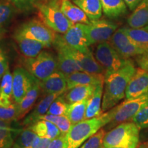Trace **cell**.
I'll list each match as a JSON object with an SVG mask.
<instances>
[{"mask_svg":"<svg viewBox=\"0 0 148 148\" xmlns=\"http://www.w3.org/2000/svg\"><path fill=\"white\" fill-rule=\"evenodd\" d=\"M130 10L133 11L143 0H123Z\"/></svg>","mask_w":148,"mask_h":148,"instance_id":"7bdbcfd3","label":"cell"},{"mask_svg":"<svg viewBox=\"0 0 148 148\" xmlns=\"http://www.w3.org/2000/svg\"><path fill=\"white\" fill-rule=\"evenodd\" d=\"M136 70L134 63L130 60L117 71L104 74V90L101 104L103 112L116 106L125 97L127 86Z\"/></svg>","mask_w":148,"mask_h":148,"instance_id":"6da1fadb","label":"cell"},{"mask_svg":"<svg viewBox=\"0 0 148 148\" xmlns=\"http://www.w3.org/2000/svg\"><path fill=\"white\" fill-rule=\"evenodd\" d=\"M72 1L84 11L90 21L101 18L103 12L101 0H72Z\"/></svg>","mask_w":148,"mask_h":148,"instance_id":"484cf974","label":"cell"},{"mask_svg":"<svg viewBox=\"0 0 148 148\" xmlns=\"http://www.w3.org/2000/svg\"><path fill=\"white\" fill-rule=\"evenodd\" d=\"M148 93V72L136 68L127 85L125 91V98L132 99Z\"/></svg>","mask_w":148,"mask_h":148,"instance_id":"5bb4252c","label":"cell"},{"mask_svg":"<svg viewBox=\"0 0 148 148\" xmlns=\"http://www.w3.org/2000/svg\"><path fill=\"white\" fill-rule=\"evenodd\" d=\"M95 85H79L67 90L63 93L65 101L68 103H72L89 99L95 88Z\"/></svg>","mask_w":148,"mask_h":148,"instance_id":"603a6c76","label":"cell"},{"mask_svg":"<svg viewBox=\"0 0 148 148\" xmlns=\"http://www.w3.org/2000/svg\"><path fill=\"white\" fill-rule=\"evenodd\" d=\"M40 119L47 120L52 122L60 130L61 134L66 135L70 130L73 124L66 116H58L53 114H45L40 116Z\"/></svg>","mask_w":148,"mask_h":148,"instance_id":"d6a6232c","label":"cell"},{"mask_svg":"<svg viewBox=\"0 0 148 148\" xmlns=\"http://www.w3.org/2000/svg\"><path fill=\"white\" fill-rule=\"evenodd\" d=\"M132 121L136 123L140 129H148V104L134 116Z\"/></svg>","mask_w":148,"mask_h":148,"instance_id":"74e56055","label":"cell"},{"mask_svg":"<svg viewBox=\"0 0 148 148\" xmlns=\"http://www.w3.org/2000/svg\"><path fill=\"white\" fill-rule=\"evenodd\" d=\"M89 99L75 103H68L65 116L70 120L72 124H75L85 119V114Z\"/></svg>","mask_w":148,"mask_h":148,"instance_id":"83f0119b","label":"cell"},{"mask_svg":"<svg viewBox=\"0 0 148 148\" xmlns=\"http://www.w3.org/2000/svg\"><path fill=\"white\" fill-rule=\"evenodd\" d=\"M95 57L105 70V73L117 71L131 60L122 57L108 41L98 44L95 49Z\"/></svg>","mask_w":148,"mask_h":148,"instance_id":"ba28073f","label":"cell"},{"mask_svg":"<svg viewBox=\"0 0 148 148\" xmlns=\"http://www.w3.org/2000/svg\"><path fill=\"white\" fill-rule=\"evenodd\" d=\"M61 36L64 42L69 47L83 52L89 50L88 47L90 45L83 23H74Z\"/></svg>","mask_w":148,"mask_h":148,"instance_id":"4fadbf2b","label":"cell"},{"mask_svg":"<svg viewBox=\"0 0 148 148\" xmlns=\"http://www.w3.org/2000/svg\"><path fill=\"white\" fill-rule=\"evenodd\" d=\"M48 1V0H35V3L42 2V1Z\"/></svg>","mask_w":148,"mask_h":148,"instance_id":"ee69618b","label":"cell"},{"mask_svg":"<svg viewBox=\"0 0 148 148\" xmlns=\"http://www.w3.org/2000/svg\"><path fill=\"white\" fill-rule=\"evenodd\" d=\"M103 84L104 83L96 85L95 90L88 100L86 114H85V119H92L103 114L101 104H102Z\"/></svg>","mask_w":148,"mask_h":148,"instance_id":"44dd1931","label":"cell"},{"mask_svg":"<svg viewBox=\"0 0 148 148\" xmlns=\"http://www.w3.org/2000/svg\"><path fill=\"white\" fill-rule=\"evenodd\" d=\"M38 83L40 89L46 94H62L67 90L66 75L59 70H57L43 80H38Z\"/></svg>","mask_w":148,"mask_h":148,"instance_id":"9a60e30c","label":"cell"},{"mask_svg":"<svg viewBox=\"0 0 148 148\" xmlns=\"http://www.w3.org/2000/svg\"><path fill=\"white\" fill-rule=\"evenodd\" d=\"M148 104V93L139 97L126 99L124 101L111 108L112 119L106 129H112L120 123L132 120L135 115Z\"/></svg>","mask_w":148,"mask_h":148,"instance_id":"52a82bcc","label":"cell"},{"mask_svg":"<svg viewBox=\"0 0 148 148\" xmlns=\"http://www.w3.org/2000/svg\"><path fill=\"white\" fill-rule=\"evenodd\" d=\"M16 11V8L8 1L0 0V34L5 30Z\"/></svg>","mask_w":148,"mask_h":148,"instance_id":"4dcf8cb0","label":"cell"},{"mask_svg":"<svg viewBox=\"0 0 148 148\" xmlns=\"http://www.w3.org/2000/svg\"><path fill=\"white\" fill-rule=\"evenodd\" d=\"M15 32L41 42L46 47L53 45L56 35L54 31L47 27L43 22L37 19L29 20L23 23Z\"/></svg>","mask_w":148,"mask_h":148,"instance_id":"9c48e42d","label":"cell"},{"mask_svg":"<svg viewBox=\"0 0 148 148\" xmlns=\"http://www.w3.org/2000/svg\"><path fill=\"white\" fill-rule=\"evenodd\" d=\"M29 127L41 138H47L53 140L61 135L58 127L52 122L47 120H38Z\"/></svg>","mask_w":148,"mask_h":148,"instance_id":"cb8c5ba5","label":"cell"},{"mask_svg":"<svg viewBox=\"0 0 148 148\" xmlns=\"http://www.w3.org/2000/svg\"><path fill=\"white\" fill-rule=\"evenodd\" d=\"M10 2L16 10L21 12H28L34 8L35 0H7Z\"/></svg>","mask_w":148,"mask_h":148,"instance_id":"f35d334b","label":"cell"},{"mask_svg":"<svg viewBox=\"0 0 148 148\" xmlns=\"http://www.w3.org/2000/svg\"><path fill=\"white\" fill-rule=\"evenodd\" d=\"M37 137L38 135L30 127H27L19 133L12 148H29Z\"/></svg>","mask_w":148,"mask_h":148,"instance_id":"1f68e13d","label":"cell"},{"mask_svg":"<svg viewBox=\"0 0 148 148\" xmlns=\"http://www.w3.org/2000/svg\"><path fill=\"white\" fill-rule=\"evenodd\" d=\"M147 27H148V25H147Z\"/></svg>","mask_w":148,"mask_h":148,"instance_id":"7dc6e473","label":"cell"},{"mask_svg":"<svg viewBox=\"0 0 148 148\" xmlns=\"http://www.w3.org/2000/svg\"><path fill=\"white\" fill-rule=\"evenodd\" d=\"M60 9L66 17L73 23H90V20L84 11L71 0H60Z\"/></svg>","mask_w":148,"mask_h":148,"instance_id":"d6986e66","label":"cell"},{"mask_svg":"<svg viewBox=\"0 0 148 148\" xmlns=\"http://www.w3.org/2000/svg\"><path fill=\"white\" fill-rule=\"evenodd\" d=\"M22 130L21 128L0 127V148H12L14 143V136L19 134Z\"/></svg>","mask_w":148,"mask_h":148,"instance_id":"836d02e7","label":"cell"},{"mask_svg":"<svg viewBox=\"0 0 148 148\" xmlns=\"http://www.w3.org/2000/svg\"><path fill=\"white\" fill-rule=\"evenodd\" d=\"M0 119L7 121H15L17 120V107L16 103L9 106H0Z\"/></svg>","mask_w":148,"mask_h":148,"instance_id":"8d00e7d4","label":"cell"},{"mask_svg":"<svg viewBox=\"0 0 148 148\" xmlns=\"http://www.w3.org/2000/svg\"><path fill=\"white\" fill-rule=\"evenodd\" d=\"M60 95V93L47 94L36 105L32 112L26 116V117L22 122V125L29 127L34 124L36 121L39 120L40 116L47 113V111L51 103Z\"/></svg>","mask_w":148,"mask_h":148,"instance_id":"e0dca14e","label":"cell"},{"mask_svg":"<svg viewBox=\"0 0 148 148\" xmlns=\"http://www.w3.org/2000/svg\"><path fill=\"white\" fill-rule=\"evenodd\" d=\"M129 27L140 28L148 25V0H143L127 20Z\"/></svg>","mask_w":148,"mask_h":148,"instance_id":"7402d4cb","label":"cell"},{"mask_svg":"<svg viewBox=\"0 0 148 148\" xmlns=\"http://www.w3.org/2000/svg\"><path fill=\"white\" fill-rule=\"evenodd\" d=\"M53 45L56 50L63 51L64 53L69 55L75 62L78 64L83 71L88 72L91 73H104L105 70L99 64L93 56L91 51H81L77 49H73L67 45L62 39L61 35L56 34Z\"/></svg>","mask_w":148,"mask_h":148,"instance_id":"5b68a950","label":"cell"},{"mask_svg":"<svg viewBox=\"0 0 148 148\" xmlns=\"http://www.w3.org/2000/svg\"><path fill=\"white\" fill-rule=\"evenodd\" d=\"M106 130L101 128L98 132L86 140L79 148H102L103 138L106 134Z\"/></svg>","mask_w":148,"mask_h":148,"instance_id":"d590c367","label":"cell"},{"mask_svg":"<svg viewBox=\"0 0 148 148\" xmlns=\"http://www.w3.org/2000/svg\"><path fill=\"white\" fill-rule=\"evenodd\" d=\"M140 128L134 122H123L106 133L103 147L137 148Z\"/></svg>","mask_w":148,"mask_h":148,"instance_id":"277c9868","label":"cell"},{"mask_svg":"<svg viewBox=\"0 0 148 148\" xmlns=\"http://www.w3.org/2000/svg\"><path fill=\"white\" fill-rule=\"evenodd\" d=\"M12 77V97L14 103H17L38 79L23 67L16 68Z\"/></svg>","mask_w":148,"mask_h":148,"instance_id":"7c38bea8","label":"cell"},{"mask_svg":"<svg viewBox=\"0 0 148 148\" xmlns=\"http://www.w3.org/2000/svg\"><path fill=\"white\" fill-rule=\"evenodd\" d=\"M67 90L79 85H96L104 83V73H91L77 71L66 75Z\"/></svg>","mask_w":148,"mask_h":148,"instance_id":"2e32d148","label":"cell"},{"mask_svg":"<svg viewBox=\"0 0 148 148\" xmlns=\"http://www.w3.org/2000/svg\"><path fill=\"white\" fill-rule=\"evenodd\" d=\"M22 64L29 73L38 80H43L58 69L57 58L49 51H42L33 58H26L22 60Z\"/></svg>","mask_w":148,"mask_h":148,"instance_id":"8992f818","label":"cell"},{"mask_svg":"<svg viewBox=\"0 0 148 148\" xmlns=\"http://www.w3.org/2000/svg\"><path fill=\"white\" fill-rule=\"evenodd\" d=\"M14 39L19 47L20 51L26 58L36 57L46 47L41 42L31 39L22 35L14 33Z\"/></svg>","mask_w":148,"mask_h":148,"instance_id":"ac0fdd59","label":"cell"},{"mask_svg":"<svg viewBox=\"0 0 148 148\" xmlns=\"http://www.w3.org/2000/svg\"><path fill=\"white\" fill-rule=\"evenodd\" d=\"M47 148H66L65 135L61 134L58 137L51 140Z\"/></svg>","mask_w":148,"mask_h":148,"instance_id":"60d3db41","label":"cell"},{"mask_svg":"<svg viewBox=\"0 0 148 148\" xmlns=\"http://www.w3.org/2000/svg\"><path fill=\"white\" fill-rule=\"evenodd\" d=\"M125 34L138 47L144 50L148 49V27L134 28L130 27H123Z\"/></svg>","mask_w":148,"mask_h":148,"instance_id":"f1b7e54d","label":"cell"},{"mask_svg":"<svg viewBox=\"0 0 148 148\" xmlns=\"http://www.w3.org/2000/svg\"><path fill=\"white\" fill-rule=\"evenodd\" d=\"M139 148H147V147H144V146H141V147H139Z\"/></svg>","mask_w":148,"mask_h":148,"instance_id":"bcb514c9","label":"cell"},{"mask_svg":"<svg viewBox=\"0 0 148 148\" xmlns=\"http://www.w3.org/2000/svg\"><path fill=\"white\" fill-rule=\"evenodd\" d=\"M8 69V60L2 49L0 47V78L2 77L3 74Z\"/></svg>","mask_w":148,"mask_h":148,"instance_id":"b9f144b4","label":"cell"},{"mask_svg":"<svg viewBox=\"0 0 148 148\" xmlns=\"http://www.w3.org/2000/svg\"><path fill=\"white\" fill-rule=\"evenodd\" d=\"M112 119V110L89 119H84L73 124L65 135L66 148H79L90 136L101 127L106 125Z\"/></svg>","mask_w":148,"mask_h":148,"instance_id":"7a4b0ae2","label":"cell"},{"mask_svg":"<svg viewBox=\"0 0 148 148\" xmlns=\"http://www.w3.org/2000/svg\"><path fill=\"white\" fill-rule=\"evenodd\" d=\"M68 103L64 99L63 93L59 95L49 106L47 114L58 116H65Z\"/></svg>","mask_w":148,"mask_h":148,"instance_id":"e575fe53","label":"cell"},{"mask_svg":"<svg viewBox=\"0 0 148 148\" xmlns=\"http://www.w3.org/2000/svg\"><path fill=\"white\" fill-rule=\"evenodd\" d=\"M34 6L38 10L41 21L55 32L63 34L74 24L61 10L60 0L36 2Z\"/></svg>","mask_w":148,"mask_h":148,"instance_id":"3957f363","label":"cell"},{"mask_svg":"<svg viewBox=\"0 0 148 148\" xmlns=\"http://www.w3.org/2000/svg\"><path fill=\"white\" fill-rule=\"evenodd\" d=\"M135 60L140 69L148 72V49L141 54L136 56Z\"/></svg>","mask_w":148,"mask_h":148,"instance_id":"ab89813d","label":"cell"},{"mask_svg":"<svg viewBox=\"0 0 148 148\" xmlns=\"http://www.w3.org/2000/svg\"><path fill=\"white\" fill-rule=\"evenodd\" d=\"M12 77L9 69L1 77L0 85V106H9L14 101L12 97Z\"/></svg>","mask_w":148,"mask_h":148,"instance_id":"4316f807","label":"cell"},{"mask_svg":"<svg viewBox=\"0 0 148 148\" xmlns=\"http://www.w3.org/2000/svg\"><path fill=\"white\" fill-rule=\"evenodd\" d=\"M85 32L87 35L90 45L108 41L114 32L118 25L106 19L91 21L89 24H84Z\"/></svg>","mask_w":148,"mask_h":148,"instance_id":"30bf717a","label":"cell"},{"mask_svg":"<svg viewBox=\"0 0 148 148\" xmlns=\"http://www.w3.org/2000/svg\"><path fill=\"white\" fill-rule=\"evenodd\" d=\"M102 12L107 17L117 18L127 13V6L123 0H101Z\"/></svg>","mask_w":148,"mask_h":148,"instance_id":"d4e9b609","label":"cell"},{"mask_svg":"<svg viewBox=\"0 0 148 148\" xmlns=\"http://www.w3.org/2000/svg\"><path fill=\"white\" fill-rule=\"evenodd\" d=\"M57 52L58 69L62 73L68 75L77 71H83L78 64L69 55L59 50H57Z\"/></svg>","mask_w":148,"mask_h":148,"instance_id":"f546056e","label":"cell"},{"mask_svg":"<svg viewBox=\"0 0 148 148\" xmlns=\"http://www.w3.org/2000/svg\"><path fill=\"white\" fill-rule=\"evenodd\" d=\"M40 89L38 80L34 83L32 87L29 90L19 102L16 103L17 107V119H20L24 117L28 113L30 109L32 108L40 95Z\"/></svg>","mask_w":148,"mask_h":148,"instance_id":"ffe728a7","label":"cell"},{"mask_svg":"<svg viewBox=\"0 0 148 148\" xmlns=\"http://www.w3.org/2000/svg\"><path fill=\"white\" fill-rule=\"evenodd\" d=\"M110 43L122 57L126 59L136 56L145 51L129 38L122 27L114 32L110 38Z\"/></svg>","mask_w":148,"mask_h":148,"instance_id":"8fae6325","label":"cell"},{"mask_svg":"<svg viewBox=\"0 0 148 148\" xmlns=\"http://www.w3.org/2000/svg\"><path fill=\"white\" fill-rule=\"evenodd\" d=\"M102 148H125V147H102Z\"/></svg>","mask_w":148,"mask_h":148,"instance_id":"f6af8a7d","label":"cell"}]
</instances>
